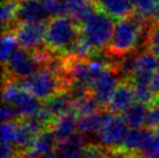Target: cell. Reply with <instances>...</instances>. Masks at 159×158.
<instances>
[{"label":"cell","instance_id":"cell-1","mask_svg":"<svg viewBox=\"0 0 159 158\" xmlns=\"http://www.w3.org/2000/svg\"><path fill=\"white\" fill-rule=\"evenodd\" d=\"M144 19L138 16H127L115 23L113 37L109 43V53L115 56H122L131 53L139 42L142 36V22Z\"/></svg>","mask_w":159,"mask_h":158},{"label":"cell","instance_id":"cell-2","mask_svg":"<svg viewBox=\"0 0 159 158\" xmlns=\"http://www.w3.org/2000/svg\"><path fill=\"white\" fill-rule=\"evenodd\" d=\"M75 22L77 21L73 18L65 15L55 16L52 20H50L45 27L44 41L49 48L53 50L70 51L79 39V30Z\"/></svg>","mask_w":159,"mask_h":158},{"label":"cell","instance_id":"cell-3","mask_svg":"<svg viewBox=\"0 0 159 158\" xmlns=\"http://www.w3.org/2000/svg\"><path fill=\"white\" fill-rule=\"evenodd\" d=\"M115 25L105 12L95 11L92 15L81 22V37L94 49H103L111 43Z\"/></svg>","mask_w":159,"mask_h":158},{"label":"cell","instance_id":"cell-4","mask_svg":"<svg viewBox=\"0 0 159 158\" xmlns=\"http://www.w3.org/2000/svg\"><path fill=\"white\" fill-rule=\"evenodd\" d=\"M2 99L4 102L15 106L21 118L37 116L43 106L40 102V99L33 95L22 81L20 83L18 80H11L6 83L2 92Z\"/></svg>","mask_w":159,"mask_h":158},{"label":"cell","instance_id":"cell-5","mask_svg":"<svg viewBox=\"0 0 159 158\" xmlns=\"http://www.w3.org/2000/svg\"><path fill=\"white\" fill-rule=\"evenodd\" d=\"M22 83L27 90L40 100H48L64 87L59 75L50 67L37 70L23 79Z\"/></svg>","mask_w":159,"mask_h":158},{"label":"cell","instance_id":"cell-6","mask_svg":"<svg viewBox=\"0 0 159 158\" xmlns=\"http://www.w3.org/2000/svg\"><path fill=\"white\" fill-rule=\"evenodd\" d=\"M128 124L119 114L108 113L105 114L103 121L99 130L95 132L98 142L103 146H117L122 145L128 134Z\"/></svg>","mask_w":159,"mask_h":158},{"label":"cell","instance_id":"cell-7","mask_svg":"<svg viewBox=\"0 0 159 158\" xmlns=\"http://www.w3.org/2000/svg\"><path fill=\"white\" fill-rule=\"evenodd\" d=\"M45 61L43 53H31L25 48H18L9 57L5 65L8 73L15 78H27L39 70V66Z\"/></svg>","mask_w":159,"mask_h":158},{"label":"cell","instance_id":"cell-8","mask_svg":"<svg viewBox=\"0 0 159 158\" xmlns=\"http://www.w3.org/2000/svg\"><path fill=\"white\" fill-rule=\"evenodd\" d=\"M119 76L117 71L107 67L94 80L89 91L92 92L93 97L99 101L100 105H108L111 95L114 94L116 87L119 86Z\"/></svg>","mask_w":159,"mask_h":158},{"label":"cell","instance_id":"cell-9","mask_svg":"<svg viewBox=\"0 0 159 158\" xmlns=\"http://www.w3.org/2000/svg\"><path fill=\"white\" fill-rule=\"evenodd\" d=\"M45 27L42 22L21 23L14 31L19 45L27 50L37 49L45 41Z\"/></svg>","mask_w":159,"mask_h":158},{"label":"cell","instance_id":"cell-10","mask_svg":"<svg viewBox=\"0 0 159 158\" xmlns=\"http://www.w3.org/2000/svg\"><path fill=\"white\" fill-rule=\"evenodd\" d=\"M159 67L158 56L155 53H144L137 58L136 67L131 76V83L134 86H150L151 80Z\"/></svg>","mask_w":159,"mask_h":158},{"label":"cell","instance_id":"cell-11","mask_svg":"<svg viewBox=\"0 0 159 158\" xmlns=\"http://www.w3.org/2000/svg\"><path fill=\"white\" fill-rule=\"evenodd\" d=\"M45 123L40 118H25L20 123H16V135H15V146L19 149L27 150L34 142L37 135L42 132Z\"/></svg>","mask_w":159,"mask_h":158},{"label":"cell","instance_id":"cell-12","mask_svg":"<svg viewBox=\"0 0 159 158\" xmlns=\"http://www.w3.org/2000/svg\"><path fill=\"white\" fill-rule=\"evenodd\" d=\"M49 16L48 9L41 0H21L16 7V20L20 23H44Z\"/></svg>","mask_w":159,"mask_h":158},{"label":"cell","instance_id":"cell-13","mask_svg":"<svg viewBox=\"0 0 159 158\" xmlns=\"http://www.w3.org/2000/svg\"><path fill=\"white\" fill-rule=\"evenodd\" d=\"M56 138L51 132H41L26 150L27 158H57Z\"/></svg>","mask_w":159,"mask_h":158},{"label":"cell","instance_id":"cell-14","mask_svg":"<svg viewBox=\"0 0 159 158\" xmlns=\"http://www.w3.org/2000/svg\"><path fill=\"white\" fill-rule=\"evenodd\" d=\"M134 102H136L134 87L128 83H122L119 84V86L116 87L114 94L111 95V100L107 105V108L109 113L120 114L124 113Z\"/></svg>","mask_w":159,"mask_h":158},{"label":"cell","instance_id":"cell-15","mask_svg":"<svg viewBox=\"0 0 159 158\" xmlns=\"http://www.w3.org/2000/svg\"><path fill=\"white\" fill-rule=\"evenodd\" d=\"M73 113H66L58 116L51 123V132L57 142H63L75 135L78 130V118Z\"/></svg>","mask_w":159,"mask_h":158},{"label":"cell","instance_id":"cell-16","mask_svg":"<svg viewBox=\"0 0 159 158\" xmlns=\"http://www.w3.org/2000/svg\"><path fill=\"white\" fill-rule=\"evenodd\" d=\"M86 142L83 134H75L66 141L59 142L56 148L57 158H85Z\"/></svg>","mask_w":159,"mask_h":158},{"label":"cell","instance_id":"cell-17","mask_svg":"<svg viewBox=\"0 0 159 158\" xmlns=\"http://www.w3.org/2000/svg\"><path fill=\"white\" fill-rule=\"evenodd\" d=\"M97 5L107 15L119 20L127 18L134 9L131 0H97Z\"/></svg>","mask_w":159,"mask_h":158},{"label":"cell","instance_id":"cell-18","mask_svg":"<svg viewBox=\"0 0 159 158\" xmlns=\"http://www.w3.org/2000/svg\"><path fill=\"white\" fill-rule=\"evenodd\" d=\"M122 114H123L122 118L129 128H143L144 126H146L149 107L146 104L134 102Z\"/></svg>","mask_w":159,"mask_h":158},{"label":"cell","instance_id":"cell-19","mask_svg":"<svg viewBox=\"0 0 159 158\" xmlns=\"http://www.w3.org/2000/svg\"><path fill=\"white\" fill-rule=\"evenodd\" d=\"M151 132L143 129V128H131V130H129L125 138H124L122 146L128 152L139 151L143 148V145L145 144Z\"/></svg>","mask_w":159,"mask_h":158},{"label":"cell","instance_id":"cell-20","mask_svg":"<svg viewBox=\"0 0 159 158\" xmlns=\"http://www.w3.org/2000/svg\"><path fill=\"white\" fill-rule=\"evenodd\" d=\"M99 101L93 97V95H89V94H85L83 97L77 98L72 100V105H71L70 112L79 118L83 115L91 114L94 112H98L99 107H100Z\"/></svg>","mask_w":159,"mask_h":158},{"label":"cell","instance_id":"cell-21","mask_svg":"<svg viewBox=\"0 0 159 158\" xmlns=\"http://www.w3.org/2000/svg\"><path fill=\"white\" fill-rule=\"evenodd\" d=\"M106 113H100L99 110L86 114L78 118V130L83 135H89V134H95L99 130L101 126L103 118Z\"/></svg>","mask_w":159,"mask_h":158},{"label":"cell","instance_id":"cell-22","mask_svg":"<svg viewBox=\"0 0 159 158\" xmlns=\"http://www.w3.org/2000/svg\"><path fill=\"white\" fill-rule=\"evenodd\" d=\"M133 8L144 20L159 19V0H131Z\"/></svg>","mask_w":159,"mask_h":158},{"label":"cell","instance_id":"cell-23","mask_svg":"<svg viewBox=\"0 0 159 158\" xmlns=\"http://www.w3.org/2000/svg\"><path fill=\"white\" fill-rule=\"evenodd\" d=\"M120 61L119 63L116 64V71L120 76H123V77H127V78H131V76L134 73V70L136 67V63H137V56L135 53H128L125 55H122L120 56Z\"/></svg>","mask_w":159,"mask_h":158},{"label":"cell","instance_id":"cell-24","mask_svg":"<svg viewBox=\"0 0 159 158\" xmlns=\"http://www.w3.org/2000/svg\"><path fill=\"white\" fill-rule=\"evenodd\" d=\"M18 40L15 37V34L12 33H5L1 37V61L2 63H6L9 57L13 55V53L18 49Z\"/></svg>","mask_w":159,"mask_h":158},{"label":"cell","instance_id":"cell-25","mask_svg":"<svg viewBox=\"0 0 159 158\" xmlns=\"http://www.w3.org/2000/svg\"><path fill=\"white\" fill-rule=\"evenodd\" d=\"M142 158H159V134L151 132L145 144L139 151Z\"/></svg>","mask_w":159,"mask_h":158},{"label":"cell","instance_id":"cell-26","mask_svg":"<svg viewBox=\"0 0 159 158\" xmlns=\"http://www.w3.org/2000/svg\"><path fill=\"white\" fill-rule=\"evenodd\" d=\"M16 7L18 4L15 1H4L0 9V19L4 29L12 25V22L16 19Z\"/></svg>","mask_w":159,"mask_h":158},{"label":"cell","instance_id":"cell-27","mask_svg":"<svg viewBox=\"0 0 159 158\" xmlns=\"http://www.w3.org/2000/svg\"><path fill=\"white\" fill-rule=\"evenodd\" d=\"M15 135H16V123L13 121L2 122L1 126V143L15 145Z\"/></svg>","mask_w":159,"mask_h":158},{"label":"cell","instance_id":"cell-28","mask_svg":"<svg viewBox=\"0 0 159 158\" xmlns=\"http://www.w3.org/2000/svg\"><path fill=\"white\" fill-rule=\"evenodd\" d=\"M134 92H135V101L146 105L151 104L156 97L150 86H134Z\"/></svg>","mask_w":159,"mask_h":158},{"label":"cell","instance_id":"cell-29","mask_svg":"<svg viewBox=\"0 0 159 158\" xmlns=\"http://www.w3.org/2000/svg\"><path fill=\"white\" fill-rule=\"evenodd\" d=\"M148 47L151 53L159 57V22L152 26L148 34Z\"/></svg>","mask_w":159,"mask_h":158},{"label":"cell","instance_id":"cell-30","mask_svg":"<svg viewBox=\"0 0 159 158\" xmlns=\"http://www.w3.org/2000/svg\"><path fill=\"white\" fill-rule=\"evenodd\" d=\"M20 118L19 115L18 109L15 108V106L11 105V104H7V102H4V106L1 108V112H0V118H1V121L2 122H8V121H13L16 118Z\"/></svg>","mask_w":159,"mask_h":158},{"label":"cell","instance_id":"cell-31","mask_svg":"<svg viewBox=\"0 0 159 158\" xmlns=\"http://www.w3.org/2000/svg\"><path fill=\"white\" fill-rule=\"evenodd\" d=\"M146 126L156 128L159 126V104H155V102L151 104V107L149 108Z\"/></svg>","mask_w":159,"mask_h":158},{"label":"cell","instance_id":"cell-32","mask_svg":"<svg viewBox=\"0 0 159 158\" xmlns=\"http://www.w3.org/2000/svg\"><path fill=\"white\" fill-rule=\"evenodd\" d=\"M85 158H105L101 148L95 145H86L85 148Z\"/></svg>","mask_w":159,"mask_h":158},{"label":"cell","instance_id":"cell-33","mask_svg":"<svg viewBox=\"0 0 159 158\" xmlns=\"http://www.w3.org/2000/svg\"><path fill=\"white\" fill-rule=\"evenodd\" d=\"M15 145L1 143V158H13L15 155Z\"/></svg>","mask_w":159,"mask_h":158},{"label":"cell","instance_id":"cell-34","mask_svg":"<svg viewBox=\"0 0 159 158\" xmlns=\"http://www.w3.org/2000/svg\"><path fill=\"white\" fill-rule=\"evenodd\" d=\"M150 88L152 90V92L155 93L156 95L159 94V67H158V70L156 71L155 76H153V78L151 80Z\"/></svg>","mask_w":159,"mask_h":158},{"label":"cell","instance_id":"cell-35","mask_svg":"<svg viewBox=\"0 0 159 158\" xmlns=\"http://www.w3.org/2000/svg\"><path fill=\"white\" fill-rule=\"evenodd\" d=\"M105 158H131L128 155L127 151H114L108 156H105Z\"/></svg>","mask_w":159,"mask_h":158},{"label":"cell","instance_id":"cell-36","mask_svg":"<svg viewBox=\"0 0 159 158\" xmlns=\"http://www.w3.org/2000/svg\"><path fill=\"white\" fill-rule=\"evenodd\" d=\"M41 1H43L44 4H48V2H64L67 6L66 0H41ZM67 9H69V7H67Z\"/></svg>","mask_w":159,"mask_h":158},{"label":"cell","instance_id":"cell-37","mask_svg":"<svg viewBox=\"0 0 159 158\" xmlns=\"http://www.w3.org/2000/svg\"><path fill=\"white\" fill-rule=\"evenodd\" d=\"M4 1H16V0H4Z\"/></svg>","mask_w":159,"mask_h":158},{"label":"cell","instance_id":"cell-38","mask_svg":"<svg viewBox=\"0 0 159 158\" xmlns=\"http://www.w3.org/2000/svg\"><path fill=\"white\" fill-rule=\"evenodd\" d=\"M157 132H158V134H159V126H158V127H157Z\"/></svg>","mask_w":159,"mask_h":158}]
</instances>
